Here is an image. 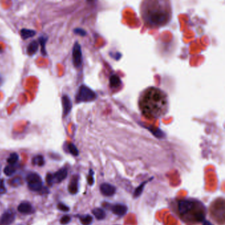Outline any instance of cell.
<instances>
[{
  "mask_svg": "<svg viewBox=\"0 0 225 225\" xmlns=\"http://www.w3.org/2000/svg\"><path fill=\"white\" fill-rule=\"evenodd\" d=\"M138 105L141 114L145 118L150 120L158 119L167 114L169 109L168 97L162 90L150 87L140 94Z\"/></svg>",
  "mask_w": 225,
  "mask_h": 225,
  "instance_id": "cell-1",
  "label": "cell"
},
{
  "mask_svg": "<svg viewBox=\"0 0 225 225\" xmlns=\"http://www.w3.org/2000/svg\"><path fill=\"white\" fill-rule=\"evenodd\" d=\"M140 13L145 24L150 28L167 25L172 18L170 3L164 0H147L142 2Z\"/></svg>",
  "mask_w": 225,
  "mask_h": 225,
  "instance_id": "cell-2",
  "label": "cell"
},
{
  "mask_svg": "<svg viewBox=\"0 0 225 225\" xmlns=\"http://www.w3.org/2000/svg\"><path fill=\"white\" fill-rule=\"evenodd\" d=\"M178 211L182 220L188 223L201 222L205 220V206L199 201L183 199L178 201Z\"/></svg>",
  "mask_w": 225,
  "mask_h": 225,
  "instance_id": "cell-3",
  "label": "cell"
},
{
  "mask_svg": "<svg viewBox=\"0 0 225 225\" xmlns=\"http://www.w3.org/2000/svg\"><path fill=\"white\" fill-rule=\"evenodd\" d=\"M96 98V94L94 93L89 88L82 85L79 88V91L76 96V102H88L92 101Z\"/></svg>",
  "mask_w": 225,
  "mask_h": 225,
  "instance_id": "cell-4",
  "label": "cell"
},
{
  "mask_svg": "<svg viewBox=\"0 0 225 225\" xmlns=\"http://www.w3.org/2000/svg\"><path fill=\"white\" fill-rule=\"evenodd\" d=\"M28 187L33 192H40L43 188L42 180L40 176L36 173H31L27 176Z\"/></svg>",
  "mask_w": 225,
  "mask_h": 225,
  "instance_id": "cell-5",
  "label": "cell"
},
{
  "mask_svg": "<svg viewBox=\"0 0 225 225\" xmlns=\"http://www.w3.org/2000/svg\"><path fill=\"white\" fill-rule=\"evenodd\" d=\"M72 58H73V63L75 68H78L81 66L82 62V52H81V46L78 42H76L74 44L73 48V53H72Z\"/></svg>",
  "mask_w": 225,
  "mask_h": 225,
  "instance_id": "cell-6",
  "label": "cell"
},
{
  "mask_svg": "<svg viewBox=\"0 0 225 225\" xmlns=\"http://www.w3.org/2000/svg\"><path fill=\"white\" fill-rule=\"evenodd\" d=\"M15 218V213L12 210H8L0 217V225H10Z\"/></svg>",
  "mask_w": 225,
  "mask_h": 225,
  "instance_id": "cell-7",
  "label": "cell"
},
{
  "mask_svg": "<svg viewBox=\"0 0 225 225\" xmlns=\"http://www.w3.org/2000/svg\"><path fill=\"white\" fill-rule=\"evenodd\" d=\"M100 192L105 196L110 197L116 193V188L113 185L108 183H103L100 186Z\"/></svg>",
  "mask_w": 225,
  "mask_h": 225,
  "instance_id": "cell-8",
  "label": "cell"
},
{
  "mask_svg": "<svg viewBox=\"0 0 225 225\" xmlns=\"http://www.w3.org/2000/svg\"><path fill=\"white\" fill-rule=\"evenodd\" d=\"M110 209L114 215L119 217H122L126 214L128 211V207L126 205L118 203L111 205Z\"/></svg>",
  "mask_w": 225,
  "mask_h": 225,
  "instance_id": "cell-9",
  "label": "cell"
},
{
  "mask_svg": "<svg viewBox=\"0 0 225 225\" xmlns=\"http://www.w3.org/2000/svg\"><path fill=\"white\" fill-rule=\"evenodd\" d=\"M79 190V176H73L68 186V191L71 194H76Z\"/></svg>",
  "mask_w": 225,
  "mask_h": 225,
  "instance_id": "cell-10",
  "label": "cell"
},
{
  "mask_svg": "<svg viewBox=\"0 0 225 225\" xmlns=\"http://www.w3.org/2000/svg\"><path fill=\"white\" fill-rule=\"evenodd\" d=\"M63 108V117H66L72 110V103L70 98L67 95H63L62 99Z\"/></svg>",
  "mask_w": 225,
  "mask_h": 225,
  "instance_id": "cell-11",
  "label": "cell"
},
{
  "mask_svg": "<svg viewBox=\"0 0 225 225\" xmlns=\"http://www.w3.org/2000/svg\"><path fill=\"white\" fill-rule=\"evenodd\" d=\"M68 176V170L66 168H62L57 171L56 172L53 174L54 181L56 180V182H61L63 180L66 178Z\"/></svg>",
  "mask_w": 225,
  "mask_h": 225,
  "instance_id": "cell-12",
  "label": "cell"
},
{
  "mask_svg": "<svg viewBox=\"0 0 225 225\" xmlns=\"http://www.w3.org/2000/svg\"><path fill=\"white\" fill-rule=\"evenodd\" d=\"M18 211L22 214H30L32 212L33 208L32 205L28 202H22L18 206Z\"/></svg>",
  "mask_w": 225,
  "mask_h": 225,
  "instance_id": "cell-13",
  "label": "cell"
},
{
  "mask_svg": "<svg viewBox=\"0 0 225 225\" xmlns=\"http://www.w3.org/2000/svg\"><path fill=\"white\" fill-rule=\"evenodd\" d=\"M39 46V43L37 40H33L32 42L29 44L27 46V52L28 55L29 56H33L38 50Z\"/></svg>",
  "mask_w": 225,
  "mask_h": 225,
  "instance_id": "cell-14",
  "label": "cell"
},
{
  "mask_svg": "<svg viewBox=\"0 0 225 225\" xmlns=\"http://www.w3.org/2000/svg\"><path fill=\"white\" fill-rule=\"evenodd\" d=\"M20 34L21 38L23 40H27L30 38H32L36 35L37 32L34 30L31 29H27V28H22L20 31Z\"/></svg>",
  "mask_w": 225,
  "mask_h": 225,
  "instance_id": "cell-15",
  "label": "cell"
},
{
  "mask_svg": "<svg viewBox=\"0 0 225 225\" xmlns=\"http://www.w3.org/2000/svg\"><path fill=\"white\" fill-rule=\"evenodd\" d=\"M152 179V178H150V179H149V180H146V181H144L143 183H141V184L137 188H136L135 189V191H134V192H133V198H139V196H140V195L142 194V193H143V189H144V187H145V186L147 184V183H148V182H149L150 180H151Z\"/></svg>",
  "mask_w": 225,
  "mask_h": 225,
  "instance_id": "cell-16",
  "label": "cell"
},
{
  "mask_svg": "<svg viewBox=\"0 0 225 225\" xmlns=\"http://www.w3.org/2000/svg\"><path fill=\"white\" fill-rule=\"evenodd\" d=\"M92 212L97 220H103L106 216L104 210L101 208H95L92 211Z\"/></svg>",
  "mask_w": 225,
  "mask_h": 225,
  "instance_id": "cell-17",
  "label": "cell"
},
{
  "mask_svg": "<svg viewBox=\"0 0 225 225\" xmlns=\"http://www.w3.org/2000/svg\"><path fill=\"white\" fill-rule=\"evenodd\" d=\"M47 40H48V37L44 36L40 37L38 39V43L40 44L41 46V53L43 56H46L47 54V52L46 50V44Z\"/></svg>",
  "mask_w": 225,
  "mask_h": 225,
  "instance_id": "cell-18",
  "label": "cell"
},
{
  "mask_svg": "<svg viewBox=\"0 0 225 225\" xmlns=\"http://www.w3.org/2000/svg\"><path fill=\"white\" fill-rule=\"evenodd\" d=\"M32 163L34 166H38V167H42L44 165L45 161L44 157L42 155H37L34 157L32 160Z\"/></svg>",
  "mask_w": 225,
  "mask_h": 225,
  "instance_id": "cell-19",
  "label": "cell"
},
{
  "mask_svg": "<svg viewBox=\"0 0 225 225\" xmlns=\"http://www.w3.org/2000/svg\"><path fill=\"white\" fill-rule=\"evenodd\" d=\"M9 184L13 187H19L22 184V179L20 176H16L9 181Z\"/></svg>",
  "mask_w": 225,
  "mask_h": 225,
  "instance_id": "cell-20",
  "label": "cell"
},
{
  "mask_svg": "<svg viewBox=\"0 0 225 225\" xmlns=\"http://www.w3.org/2000/svg\"><path fill=\"white\" fill-rule=\"evenodd\" d=\"M79 218L82 225H90L92 222V217L89 215L81 216Z\"/></svg>",
  "mask_w": 225,
  "mask_h": 225,
  "instance_id": "cell-21",
  "label": "cell"
},
{
  "mask_svg": "<svg viewBox=\"0 0 225 225\" xmlns=\"http://www.w3.org/2000/svg\"><path fill=\"white\" fill-rule=\"evenodd\" d=\"M18 160H19L18 154L16 152H13V153H11L10 155V157L8 158V162L10 165L13 166L17 162Z\"/></svg>",
  "mask_w": 225,
  "mask_h": 225,
  "instance_id": "cell-22",
  "label": "cell"
},
{
  "mask_svg": "<svg viewBox=\"0 0 225 225\" xmlns=\"http://www.w3.org/2000/svg\"><path fill=\"white\" fill-rule=\"evenodd\" d=\"M15 170H16V169L14 167H13V166H11V165H9V166H7V167H5V168L3 170V172L6 176H11L15 172Z\"/></svg>",
  "mask_w": 225,
  "mask_h": 225,
  "instance_id": "cell-23",
  "label": "cell"
},
{
  "mask_svg": "<svg viewBox=\"0 0 225 225\" xmlns=\"http://www.w3.org/2000/svg\"><path fill=\"white\" fill-rule=\"evenodd\" d=\"M121 82L120 79L118 78L116 75H113L110 78V85L111 87H113L114 88L117 87L120 85V83Z\"/></svg>",
  "mask_w": 225,
  "mask_h": 225,
  "instance_id": "cell-24",
  "label": "cell"
},
{
  "mask_svg": "<svg viewBox=\"0 0 225 225\" xmlns=\"http://www.w3.org/2000/svg\"><path fill=\"white\" fill-rule=\"evenodd\" d=\"M68 149L69 152L73 155V156H78L79 155V151L77 149L75 145L73 143H69L68 144Z\"/></svg>",
  "mask_w": 225,
  "mask_h": 225,
  "instance_id": "cell-25",
  "label": "cell"
},
{
  "mask_svg": "<svg viewBox=\"0 0 225 225\" xmlns=\"http://www.w3.org/2000/svg\"><path fill=\"white\" fill-rule=\"evenodd\" d=\"M58 209L59 210H60L62 211L63 212H68L69 211V207L68 206H67L66 205H65L62 203H60L58 204Z\"/></svg>",
  "mask_w": 225,
  "mask_h": 225,
  "instance_id": "cell-26",
  "label": "cell"
},
{
  "mask_svg": "<svg viewBox=\"0 0 225 225\" xmlns=\"http://www.w3.org/2000/svg\"><path fill=\"white\" fill-rule=\"evenodd\" d=\"M46 180L47 183L49 186H52L54 183V178H53V174H47L46 177Z\"/></svg>",
  "mask_w": 225,
  "mask_h": 225,
  "instance_id": "cell-27",
  "label": "cell"
},
{
  "mask_svg": "<svg viewBox=\"0 0 225 225\" xmlns=\"http://www.w3.org/2000/svg\"><path fill=\"white\" fill-rule=\"evenodd\" d=\"M71 221V217L68 215H64L60 219V223L62 224H67Z\"/></svg>",
  "mask_w": 225,
  "mask_h": 225,
  "instance_id": "cell-28",
  "label": "cell"
},
{
  "mask_svg": "<svg viewBox=\"0 0 225 225\" xmlns=\"http://www.w3.org/2000/svg\"><path fill=\"white\" fill-rule=\"evenodd\" d=\"M93 171L92 170H90V172H89V174H88V184H89L90 186H92L93 183H94V178H93Z\"/></svg>",
  "mask_w": 225,
  "mask_h": 225,
  "instance_id": "cell-29",
  "label": "cell"
},
{
  "mask_svg": "<svg viewBox=\"0 0 225 225\" xmlns=\"http://www.w3.org/2000/svg\"><path fill=\"white\" fill-rule=\"evenodd\" d=\"M7 192V189L5 187L4 180L0 179V194H4Z\"/></svg>",
  "mask_w": 225,
  "mask_h": 225,
  "instance_id": "cell-30",
  "label": "cell"
},
{
  "mask_svg": "<svg viewBox=\"0 0 225 225\" xmlns=\"http://www.w3.org/2000/svg\"><path fill=\"white\" fill-rule=\"evenodd\" d=\"M74 32L75 34L81 35V36H85V35L86 34V32L81 28H75L74 30Z\"/></svg>",
  "mask_w": 225,
  "mask_h": 225,
  "instance_id": "cell-31",
  "label": "cell"
},
{
  "mask_svg": "<svg viewBox=\"0 0 225 225\" xmlns=\"http://www.w3.org/2000/svg\"><path fill=\"white\" fill-rule=\"evenodd\" d=\"M203 225H212L209 221H207L206 220H204L203 221Z\"/></svg>",
  "mask_w": 225,
  "mask_h": 225,
  "instance_id": "cell-32",
  "label": "cell"
},
{
  "mask_svg": "<svg viewBox=\"0 0 225 225\" xmlns=\"http://www.w3.org/2000/svg\"><path fill=\"white\" fill-rule=\"evenodd\" d=\"M1 81H2V78H1V76H0V83H1Z\"/></svg>",
  "mask_w": 225,
  "mask_h": 225,
  "instance_id": "cell-33",
  "label": "cell"
},
{
  "mask_svg": "<svg viewBox=\"0 0 225 225\" xmlns=\"http://www.w3.org/2000/svg\"><path fill=\"white\" fill-rule=\"evenodd\" d=\"M1 50H2V48H1V47H0V52H1Z\"/></svg>",
  "mask_w": 225,
  "mask_h": 225,
  "instance_id": "cell-34",
  "label": "cell"
},
{
  "mask_svg": "<svg viewBox=\"0 0 225 225\" xmlns=\"http://www.w3.org/2000/svg\"><path fill=\"white\" fill-rule=\"evenodd\" d=\"M0 174H1V170H0Z\"/></svg>",
  "mask_w": 225,
  "mask_h": 225,
  "instance_id": "cell-35",
  "label": "cell"
},
{
  "mask_svg": "<svg viewBox=\"0 0 225 225\" xmlns=\"http://www.w3.org/2000/svg\"><path fill=\"white\" fill-rule=\"evenodd\" d=\"M116 225H119V224H116Z\"/></svg>",
  "mask_w": 225,
  "mask_h": 225,
  "instance_id": "cell-36",
  "label": "cell"
}]
</instances>
